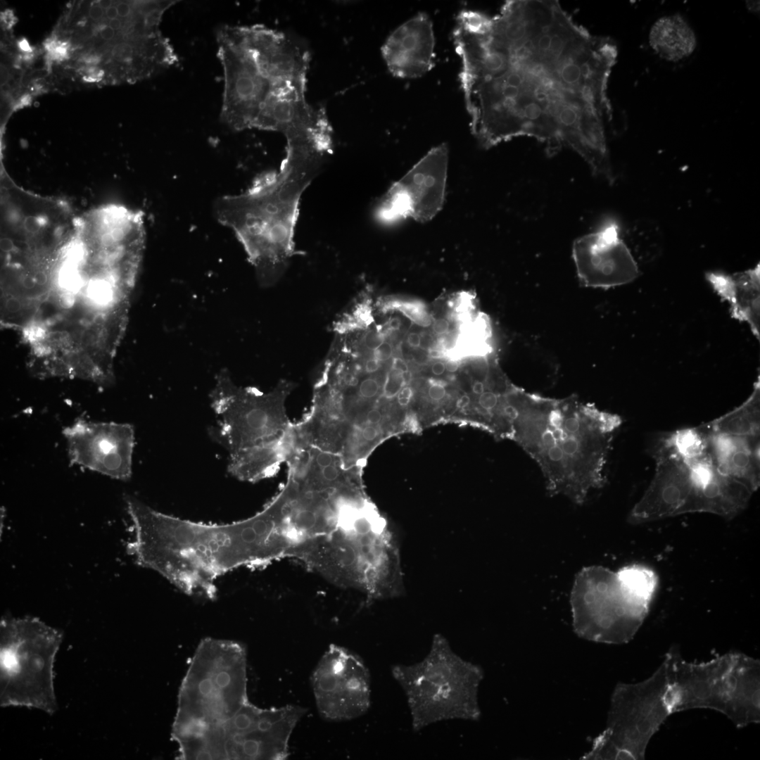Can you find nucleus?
Masks as SVG:
<instances>
[{"mask_svg": "<svg viewBox=\"0 0 760 760\" xmlns=\"http://www.w3.org/2000/svg\"><path fill=\"white\" fill-rule=\"evenodd\" d=\"M490 17L466 33L459 50L474 137L487 148L525 136L549 155L568 147L586 163L601 156L609 45L557 2L510 6Z\"/></svg>", "mask_w": 760, "mask_h": 760, "instance_id": "1", "label": "nucleus"}, {"mask_svg": "<svg viewBox=\"0 0 760 760\" xmlns=\"http://www.w3.org/2000/svg\"><path fill=\"white\" fill-rule=\"evenodd\" d=\"M217 44L223 70L224 124L234 131L279 132L289 147L318 148L330 139L325 111L306 99V49L262 25L222 26Z\"/></svg>", "mask_w": 760, "mask_h": 760, "instance_id": "2", "label": "nucleus"}, {"mask_svg": "<svg viewBox=\"0 0 760 760\" xmlns=\"http://www.w3.org/2000/svg\"><path fill=\"white\" fill-rule=\"evenodd\" d=\"M514 438L537 464L551 496L583 505L602 487L614 435L621 418L575 396L545 397L513 390Z\"/></svg>", "mask_w": 760, "mask_h": 760, "instance_id": "3", "label": "nucleus"}, {"mask_svg": "<svg viewBox=\"0 0 760 760\" xmlns=\"http://www.w3.org/2000/svg\"><path fill=\"white\" fill-rule=\"evenodd\" d=\"M324 160L286 153L277 172L215 203L218 221L234 232L263 287L275 284L296 254L294 235L301 197Z\"/></svg>", "mask_w": 760, "mask_h": 760, "instance_id": "4", "label": "nucleus"}, {"mask_svg": "<svg viewBox=\"0 0 760 760\" xmlns=\"http://www.w3.org/2000/svg\"><path fill=\"white\" fill-rule=\"evenodd\" d=\"M667 698L673 713L709 709L724 714L737 728L760 722V662L729 652L699 663L671 649L662 661Z\"/></svg>", "mask_w": 760, "mask_h": 760, "instance_id": "5", "label": "nucleus"}, {"mask_svg": "<svg viewBox=\"0 0 760 760\" xmlns=\"http://www.w3.org/2000/svg\"><path fill=\"white\" fill-rule=\"evenodd\" d=\"M403 689L413 730L448 720L478 721L482 668L462 659L441 633L433 635L428 654L411 665L391 668Z\"/></svg>", "mask_w": 760, "mask_h": 760, "instance_id": "6", "label": "nucleus"}, {"mask_svg": "<svg viewBox=\"0 0 760 760\" xmlns=\"http://www.w3.org/2000/svg\"><path fill=\"white\" fill-rule=\"evenodd\" d=\"M246 668L241 643L203 639L179 688L172 737L191 735L234 715L248 702Z\"/></svg>", "mask_w": 760, "mask_h": 760, "instance_id": "7", "label": "nucleus"}, {"mask_svg": "<svg viewBox=\"0 0 760 760\" xmlns=\"http://www.w3.org/2000/svg\"><path fill=\"white\" fill-rule=\"evenodd\" d=\"M293 384L280 381L265 393L253 387L239 386L229 371L215 376L210 393L211 407L218 422L209 435L229 454L287 438L292 433L285 403Z\"/></svg>", "mask_w": 760, "mask_h": 760, "instance_id": "8", "label": "nucleus"}, {"mask_svg": "<svg viewBox=\"0 0 760 760\" xmlns=\"http://www.w3.org/2000/svg\"><path fill=\"white\" fill-rule=\"evenodd\" d=\"M308 709L260 708L249 701L228 719L210 726L192 742L194 759L284 760L291 736Z\"/></svg>", "mask_w": 760, "mask_h": 760, "instance_id": "9", "label": "nucleus"}, {"mask_svg": "<svg viewBox=\"0 0 760 760\" xmlns=\"http://www.w3.org/2000/svg\"><path fill=\"white\" fill-rule=\"evenodd\" d=\"M661 663L647 679L618 683L611 697L607 726L584 759H644L647 745L673 714Z\"/></svg>", "mask_w": 760, "mask_h": 760, "instance_id": "10", "label": "nucleus"}, {"mask_svg": "<svg viewBox=\"0 0 760 760\" xmlns=\"http://www.w3.org/2000/svg\"><path fill=\"white\" fill-rule=\"evenodd\" d=\"M570 604L576 633L607 644L630 641L649 607L626 593L616 573L597 566L585 567L576 574Z\"/></svg>", "mask_w": 760, "mask_h": 760, "instance_id": "11", "label": "nucleus"}, {"mask_svg": "<svg viewBox=\"0 0 760 760\" xmlns=\"http://www.w3.org/2000/svg\"><path fill=\"white\" fill-rule=\"evenodd\" d=\"M317 709L329 721H345L364 715L371 705V676L360 656L331 645L310 676Z\"/></svg>", "mask_w": 760, "mask_h": 760, "instance_id": "12", "label": "nucleus"}, {"mask_svg": "<svg viewBox=\"0 0 760 760\" xmlns=\"http://www.w3.org/2000/svg\"><path fill=\"white\" fill-rule=\"evenodd\" d=\"M448 164L447 144L431 148L380 198L376 219L386 224L408 217L422 223L431 220L445 202Z\"/></svg>", "mask_w": 760, "mask_h": 760, "instance_id": "13", "label": "nucleus"}, {"mask_svg": "<svg viewBox=\"0 0 760 760\" xmlns=\"http://www.w3.org/2000/svg\"><path fill=\"white\" fill-rule=\"evenodd\" d=\"M63 434L71 463L114 479L131 478L134 447L131 424L80 419L65 427Z\"/></svg>", "mask_w": 760, "mask_h": 760, "instance_id": "14", "label": "nucleus"}, {"mask_svg": "<svg viewBox=\"0 0 760 760\" xmlns=\"http://www.w3.org/2000/svg\"><path fill=\"white\" fill-rule=\"evenodd\" d=\"M572 255L581 284L608 289L631 282L639 274L631 252L619 236L616 221L607 220L596 232L578 238Z\"/></svg>", "mask_w": 760, "mask_h": 760, "instance_id": "15", "label": "nucleus"}, {"mask_svg": "<svg viewBox=\"0 0 760 760\" xmlns=\"http://www.w3.org/2000/svg\"><path fill=\"white\" fill-rule=\"evenodd\" d=\"M434 47L432 21L422 12L391 33L381 47V54L394 77L414 79L423 76L433 67Z\"/></svg>", "mask_w": 760, "mask_h": 760, "instance_id": "16", "label": "nucleus"}, {"mask_svg": "<svg viewBox=\"0 0 760 760\" xmlns=\"http://www.w3.org/2000/svg\"><path fill=\"white\" fill-rule=\"evenodd\" d=\"M653 459L654 476L630 514L633 521L681 512L691 490L692 467L688 464L669 456Z\"/></svg>", "mask_w": 760, "mask_h": 760, "instance_id": "17", "label": "nucleus"}, {"mask_svg": "<svg viewBox=\"0 0 760 760\" xmlns=\"http://www.w3.org/2000/svg\"><path fill=\"white\" fill-rule=\"evenodd\" d=\"M751 493L709 462L700 463L692 467V488L681 512L699 510L734 514L745 507Z\"/></svg>", "mask_w": 760, "mask_h": 760, "instance_id": "18", "label": "nucleus"}, {"mask_svg": "<svg viewBox=\"0 0 760 760\" xmlns=\"http://www.w3.org/2000/svg\"><path fill=\"white\" fill-rule=\"evenodd\" d=\"M706 433L711 464L719 472L739 481L751 491L757 489L760 481L759 436Z\"/></svg>", "mask_w": 760, "mask_h": 760, "instance_id": "19", "label": "nucleus"}, {"mask_svg": "<svg viewBox=\"0 0 760 760\" xmlns=\"http://www.w3.org/2000/svg\"><path fill=\"white\" fill-rule=\"evenodd\" d=\"M706 278L714 290L730 304L733 318L747 322L753 334L760 336V267L734 274L708 272Z\"/></svg>", "mask_w": 760, "mask_h": 760, "instance_id": "20", "label": "nucleus"}, {"mask_svg": "<svg viewBox=\"0 0 760 760\" xmlns=\"http://www.w3.org/2000/svg\"><path fill=\"white\" fill-rule=\"evenodd\" d=\"M649 42L657 55L673 62L689 56L697 45L694 31L678 14L659 18L650 29Z\"/></svg>", "mask_w": 760, "mask_h": 760, "instance_id": "21", "label": "nucleus"}, {"mask_svg": "<svg viewBox=\"0 0 760 760\" xmlns=\"http://www.w3.org/2000/svg\"><path fill=\"white\" fill-rule=\"evenodd\" d=\"M650 452L652 457H673L683 460L691 467L710 462L707 435L701 425L661 434L651 445Z\"/></svg>", "mask_w": 760, "mask_h": 760, "instance_id": "22", "label": "nucleus"}, {"mask_svg": "<svg viewBox=\"0 0 760 760\" xmlns=\"http://www.w3.org/2000/svg\"><path fill=\"white\" fill-rule=\"evenodd\" d=\"M708 433L756 436L760 435V378L754 382L749 396L738 407L701 425Z\"/></svg>", "mask_w": 760, "mask_h": 760, "instance_id": "23", "label": "nucleus"}, {"mask_svg": "<svg viewBox=\"0 0 760 760\" xmlns=\"http://www.w3.org/2000/svg\"><path fill=\"white\" fill-rule=\"evenodd\" d=\"M616 574L626 593L649 607L656 583L655 576L650 570L632 565L622 568Z\"/></svg>", "mask_w": 760, "mask_h": 760, "instance_id": "24", "label": "nucleus"}, {"mask_svg": "<svg viewBox=\"0 0 760 760\" xmlns=\"http://www.w3.org/2000/svg\"><path fill=\"white\" fill-rule=\"evenodd\" d=\"M405 384L402 377V373L395 370L391 367L384 376V379L382 384V396L386 399H392L397 397L400 391L405 386Z\"/></svg>", "mask_w": 760, "mask_h": 760, "instance_id": "25", "label": "nucleus"}, {"mask_svg": "<svg viewBox=\"0 0 760 760\" xmlns=\"http://www.w3.org/2000/svg\"><path fill=\"white\" fill-rule=\"evenodd\" d=\"M478 403L484 413L490 417L500 404V397L493 391H485L479 396Z\"/></svg>", "mask_w": 760, "mask_h": 760, "instance_id": "26", "label": "nucleus"}, {"mask_svg": "<svg viewBox=\"0 0 760 760\" xmlns=\"http://www.w3.org/2000/svg\"><path fill=\"white\" fill-rule=\"evenodd\" d=\"M381 419L382 414L381 411L378 408H372L366 413L365 417V426L367 425L376 426V425L381 422Z\"/></svg>", "mask_w": 760, "mask_h": 760, "instance_id": "27", "label": "nucleus"}, {"mask_svg": "<svg viewBox=\"0 0 760 760\" xmlns=\"http://www.w3.org/2000/svg\"><path fill=\"white\" fill-rule=\"evenodd\" d=\"M359 433L361 439L367 442H372L377 438L379 431L376 426L367 425L362 428Z\"/></svg>", "mask_w": 760, "mask_h": 760, "instance_id": "28", "label": "nucleus"}, {"mask_svg": "<svg viewBox=\"0 0 760 760\" xmlns=\"http://www.w3.org/2000/svg\"><path fill=\"white\" fill-rule=\"evenodd\" d=\"M428 393L433 400H440L446 394L445 387L440 384H433L429 388Z\"/></svg>", "mask_w": 760, "mask_h": 760, "instance_id": "29", "label": "nucleus"}, {"mask_svg": "<svg viewBox=\"0 0 760 760\" xmlns=\"http://www.w3.org/2000/svg\"><path fill=\"white\" fill-rule=\"evenodd\" d=\"M412 396V390L409 386H404L398 393L397 395V401L401 406H406L409 404L410 399Z\"/></svg>", "mask_w": 760, "mask_h": 760, "instance_id": "30", "label": "nucleus"}, {"mask_svg": "<svg viewBox=\"0 0 760 760\" xmlns=\"http://www.w3.org/2000/svg\"><path fill=\"white\" fill-rule=\"evenodd\" d=\"M433 329L438 335L444 334L449 329V323L445 319H436L433 324Z\"/></svg>", "mask_w": 760, "mask_h": 760, "instance_id": "31", "label": "nucleus"}, {"mask_svg": "<svg viewBox=\"0 0 760 760\" xmlns=\"http://www.w3.org/2000/svg\"><path fill=\"white\" fill-rule=\"evenodd\" d=\"M394 355V354H393ZM391 358V367L395 370L403 373L408 371V366L405 361L398 356H393Z\"/></svg>", "mask_w": 760, "mask_h": 760, "instance_id": "32", "label": "nucleus"}, {"mask_svg": "<svg viewBox=\"0 0 760 760\" xmlns=\"http://www.w3.org/2000/svg\"><path fill=\"white\" fill-rule=\"evenodd\" d=\"M103 14V9L99 4L93 5L89 11V18L95 21L102 19Z\"/></svg>", "mask_w": 760, "mask_h": 760, "instance_id": "33", "label": "nucleus"}, {"mask_svg": "<svg viewBox=\"0 0 760 760\" xmlns=\"http://www.w3.org/2000/svg\"><path fill=\"white\" fill-rule=\"evenodd\" d=\"M407 342L412 348H419L421 346V336L417 333H410L407 337Z\"/></svg>", "mask_w": 760, "mask_h": 760, "instance_id": "34", "label": "nucleus"}, {"mask_svg": "<svg viewBox=\"0 0 760 760\" xmlns=\"http://www.w3.org/2000/svg\"><path fill=\"white\" fill-rule=\"evenodd\" d=\"M115 30L108 25H105L100 30V36L103 39L111 40L115 37Z\"/></svg>", "mask_w": 760, "mask_h": 760, "instance_id": "35", "label": "nucleus"}, {"mask_svg": "<svg viewBox=\"0 0 760 760\" xmlns=\"http://www.w3.org/2000/svg\"><path fill=\"white\" fill-rule=\"evenodd\" d=\"M125 18H120L118 16L115 19L110 20L108 22V26L115 31L120 30L124 25Z\"/></svg>", "mask_w": 760, "mask_h": 760, "instance_id": "36", "label": "nucleus"}, {"mask_svg": "<svg viewBox=\"0 0 760 760\" xmlns=\"http://www.w3.org/2000/svg\"><path fill=\"white\" fill-rule=\"evenodd\" d=\"M445 364L442 362H436L431 366V372L436 376L441 375L445 372Z\"/></svg>", "mask_w": 760, "mask_h": 760, "instance_id": "37", "label": "nucleus"}, {"mask_svg": "<svg viewBox=\"0 0 760 760\" xmlns=\"http://www.w3.org/2000/svg\"><path fill=\"white\" fill-rule=\"evenodd\" d=\"M471 400L469 395H463L457 401L456 405L458 408L463 409L467 407L470 404Z\"/></svg>", "mask_w": 760, "mask_h": 760, "instance_id": "38", "label": "nucleus"}, {"mask_svg": "<svg viewBox=\"0 0 760 760\" xmlns=\"http://www.w3.org/2000/svg\"><path fill=\"white\" fill-rule=\"evenodd\" d=\"M472 391L478 395L482 394L485 391L483 383L481 381H476L472 386Z\"/></svg>", "mask_w": 760, "mask_h": 760, "instance_id": "39", "label": "nucleus"}, {"mask_svg": "<svg viewBox=\"0 0 760 760\" xmlns=\"http://www.w3.org/2000/svg\"><path fill=\"white\" fill-rule=\"evenodd\" d=\"M445 367L449 372H455L459 368V364L456 360H450L445 364Z\"/></svg>", "mask_w": 760, "mask_h": 760, "instance_id": "40", "label": "nucleus"}, {"mask_svg": "<svg viewBox=\"0 0 760 760\" xmlns=\"http://www.w3.org/2000/svg\"><path fill=\"white\" fill-rule=\"evenodd\" d=\"M106 15L110 20L118 17L117 6H112L106 10Z\"/></svg>", "mask_w": 760, "mask_h": 760, "instance_id": "41", "label": "nucleus"}, {"mask_svg": "<svg viewBox=\"0 0 760 760\" xmlns=\"http://www.w3.org/2000/svg\"><path fill=\"white\" fill-rule=\"evenodd\" d=\"M112 4L113 3H112L111 1H106V0L105 1H99V3H98V4L103 9H106V10L108 9V8H110V6H113Z\"/></svg>", "mask_w": 760, "mask_h": 760, "instance_id": "42", "label": "nucleus"}, {"mask_svg": "<svg viewBox=\"0 0 760 760\" xmlns=\"http://www.w3.org/2000/svg\"><path fill=\"white\" fill-rule=\"evenodd\" d=\"M402 377H403V381H404V382H405V384L406 385L410 381L412 374H411L410 372L408 370L407 372L402 373Z\"/></svg>", "mask_w": 760, "mask_h": 760, "instance_id": "43", "label": "nucleus"}, {"mask_svg": "<svg viewBox=\"0 0 760 760\" xmlns=\"http://www.w3.org/2000/svg\"><path fill=\"white\" fill-rule=\"evenodd\" d=\"M20 48L25 51L30 50L28 43L25 40L20 42Z\"/></svg>", "mask_w": 760, "mask_h": 760, "instance_id": "44", "label": "nucleus"}, {"mask_svg": "<svg viewBox=\"0 0 760 760\" xmlns=\"http://www.w3.org/2000/svg\"><path fill=\"white\" fill-rule=\"evenodd\" d=\"M430 355H431V356H432L433 357H438L441 356L440 353L438 351H436V350H432L430 353Z\"/></svg>", "mask_w": 760, "mask_h": 760, "instance_id": "45", "label": "nucleus"}]
</instances>
